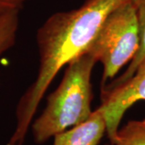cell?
<instances>
[{
	"label": "cell",
	"mask_w": 145,
	"mask_h": 145,
	"mask_svg": "<svg viewBox=\"0 0 145 145\" xmlns=\"http://www.w3.org/2000/svg\"><path fill=\"white\" fill-rule=\"evenodd\" d=\"M131 3L135 8L140 29V45L139 51L132 61L125 69L124 72L119 75L116 79L111 81L110 84L106 85L104 87L101 88V90L114 88L127 81L135 73L139 65L145 59V0H131Z\"/></svg>",
	"instance_id": "cell-6"
},
{
	"label": "cell",
	"mask_w": 145,
	"mask_h": 145,
	"mask_svg": "<svg viewBox=\"0 0 145 145\" xmlns=\"http://www.w3.org/2000/svg\"><path fill=\"white\" fill-rule=\"evenodd\" d=\"M96 63L88 53H83L66 65L60 85L48 96L41 114L31 125L36 144L89 119L93 114L91 76Z\"/></svg>",
	"instance_id": "cell-2"
},
{
	"label": "cell",
	"mask_w": 145,
	"mask_h": 145,
	"mask_svg": "<svg viewBox=\"0 0 145 145\" xmlns=\"http://www.w3.org/2000/svg\"><path fill=\"white\" fill-rule=\"evenodd\" d=\"M140 45L139 24L131 0L107 16L84 52L88 53L103 65L101 88L127 64L129 65L132 61Z\"/></svg>",
	"instance_id": "cell-3"
},
{
	"label": "cell",
	"mask_w": 145,
	"mask_h": 145,
	"mask_svg": "<svg viewBox=\"0 0 145 145\" xmlns=\"http://www.w3.org/2000/svg\"><path fill=\"white\" fill-rule=\"evenodd\" d=\"M102 104L110 144L115 140L119 125L127 110L140 101H145V59L131 78L114 88L101 90Z\"/></svg>",
	"instance_id": "cell-4"
},
{
	"label": "cell",
	"mask_w": 145,
	"mask_h": 145,
	"mask_svg": "<svg viewBox=\"0 0 145 145\" xmlns=\"http://www.w3.org/2000/svg\"><path fill=\"white\" fill-rule=\"evenodd\" d=\"M105 133L106 122L99 106L86 122L55 135L53 145H99Z\"/></svg>",
	"instance_id": "cell-5"
},
{
	"label": "cell",
	"mask_w": 145,
	"mask_h": 145,
	"mask_svg": "<svg viewBox=\"0 0 145 145\" xmlns=\"http://www.w3.org/2000/svg\"><path fill=\"white\" fill-rule=\"evenodd\" d=\"M20 10L0 13V55L16 44L20 24Z\"/></svg>",
	"instance_id": "cell-7"
},
{
	"label": "cell",
	"mask_w": 145,
	"mask_h": 145,
	"mask_svg": "<svg viewBox=\"0 0 145 145\" xmlns=\"http://www.w3.org/2000/svg\"><path fill=\"white\" fill-rule=\"evenodd\" d=\"M107 145H145V119L128 121L119 129L114 143Z\"/></svg>",
	"instance_id": "cell-8"
},
{
	"label": "cell",
	"mask_w": 145,
	"mask_h": 145,
	"mask_svg": "<svg viewBox=\"0 0 145 145\" xmlns=\"http://www.w3.org/2000/svg\"><path fill=\"white\" fill-rule=\"evenodd\" d=\"M128 1L86 0L78 8L52 14L39 27L37 75L19 100L16 128L7 145H24L37 108L57 73L86 52L107 16Z\"/></svg>",
	"instance_id": "cell-1"
},
{
	"label": "cell",
	"mask_w": 145,
	"mask_h": 145,
	"mask_svg": "<svg viewBox=\"0 0 145 145\" xmlns=\"http://www.w3.org/2000/svg\"><path fill=\"white\" fill-rule=\"evenodd\" d=\"M31 0H0V13L10 10H20L24 5Z\"/></svg>",
	"instance_id": "cell-9"
}]
</instances>
